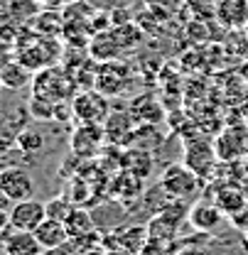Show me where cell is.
I'll use <instances>...</instances> for the list:
<instances>
[{
  "label": "cell",
  "mask_w": 248,
  "mask_h": 255,
  "mask_svg": "<svg viewBox=\"0 0 248 255\" xmlns=\"http://www.w3.org/2000/svg\"><path fill=\"white\" fill-rule=\"evenodd\" d=\"M32 84H34V94L32 96H39V98H47V101H54V103L64 101L74 91L71 79L64 74L62 69H54V66H47V69L37 71Z\"/></svg>",
  "instance_id": "cell-3"
},
{
  "label": "cell",
  "mask_w": 248,
  "mask_h": 255,
  "mask_svg": "<svg viewBox=\"0 0 248 255\" xmlns=\"http://www.w3.org/2000/svg\"><path fill=\"white\" fill-rule=\"evenodd\" d=\"M64 223H66V231H69L71 241H74V238H84V236H91V231H93L91 216H89V214H86L84 209H74V206H71V211L66 214Z\"/></svg>",
  "instance_id": "cell-14"
},
{
  "label": "cell",
  "mask_w": 248,
  "mask_h": 255,
  "mask_svg": "<svg viewBox=\"0 0 248 255\" xmlns=\"http://www.w3.org/2000/svg\"><path fill=\"white\" fill-rule=\"evenodd\" d=\"M37 2H42L44 7L57 10V7H62V5H74V2H79V0H37Z\"/></svg>",
  "instance_id": "cell-18"
},
{
  "label": "cell",
  "mask_w": 248,
  "mask_h": 255,
  "mask_svg": "<svg viewBox=\"0 0 248 255\" xmlns=\"http://www.w3.org/2000/svg\"><path fill=\"white\" fill-rule=\"evenodd\" d=\"M217 150H212L209 145H197L187 150V167L192 172H197L202 179H209L214 164H217Z\"/></svg>",
  "instance_id": "cell-13"
},
{
  "label": "cell",
  "mask_w": 248,
  "mask_h": 255,
  "mask_svg": "<svg viewBox=\"0 0 248 255\" xmlns=\"http://www.w3.org/2000/svg\"><path fill=\"white\" fill-rule=\"evenodd\" d=\"M214 17L226 30H246L248 25V0H219Z\"/></svg>",
  "instance_id": "cell-9"
},
{
  "label": "cell",
  "mask_w": 248,
  "mask_h": 255,
  "mask_svg": "<svg viewBox=\"0 0 248 255\" xmlns=\"http://www.w3.org/2000/svg\"><path fill=\"white\" fill-rule=\"evenodd\" d=\"M224 216L226 214L219 209V204H209V201H199L189 209V223L199 233H212L217 226H221Z\"/></svg>",
  "instance_id": "cell-11"
},
{
  "label": "cell",
  "mask_w": 248,
  "mask_h": 255,
  "mask_svg": "<svg viewBox=\"0 0 248 255\" xmlns=\"http://www.w3.org/2000/svg\"><path fill=\"white\" fill-rule=\"evenodd\" d=\"M202 177L192 172L187 164H170L162 172V189L175 199H192L202 189Z\"/></svg>",
  "instance_id": "cell-2"
},
{
  "label": "cell",
  "mask_w": 248,
  "mask_h": 255,
  "mask_svg": "<svg viewBox=\"0 0 248 255\" xmlns=\"http://www.w3.org/2000/svg\"><path fill=\"white\" fill-rule=\"evenodd\" d=\"M5 255H44V248L30 231H10V236L2 241Z\"/></svg>",
  "instance_id": "cell-12"
},
{
  "label": "cell",
  "mask_w": 248,
  "mask_h": 255,
  "mask_svg": "<svg viewBox=\"0 0 248 255\" xmlns=\"http://www.w3.org/2000/svg\"><path fill=\"white\" fill-rule=\"evenodd\" d=\"M10 206H12V201H10V196H7L5 191L0 189V216H7V211H10Z\"/></svg>",
  "instance_id": "cell-19"
},
{
  "label": "cell",
  "mask_w": 248,
  "mask_h": 255,
  "mask_svg": "<svg viewBox=\"0 0 248 255\" xmlns=\"http://www.w3.org/2000/svg\"><path fill=\"white\" fill-rule=\"evenodd\" d=\"M246 37H248V25H246Z\"/></svg>",
  "instance_id": "cell-21"
},
{
  "label": "cell",
  "mask_w": 248,
  "mask_h": 255,
  "mask_svg": "<svg viewBox=\"0 0 248 255\" xmlns=\"http://www.w3.org/2000/svg\"><path fill=\"white\" fill-rule=\"evenodd\" d=\"M217 157L221 162H236V159L248 155V128L246 126H234L226 128L217 137Z\"/></svg>",
  "instance_id": "cell-5"
},
{
  "label": "cell",
  "mask_w": 248,
  "mask_h": 255,
  "mask_svg": "<svg viewBox=\"0 0 248 255\" xmlns=\"http://www.w3.org/2000/svg\"><path fill=\"white\" fill-rule=\"evenodd\" d=\"M0 169H2V167H0Z\"/></svg>",
  "instance_id": "cell-22"
},
{
  "label": "cell",
  "mask_w": 248,
  "mask_h": 255,
  "mask_svg": "<svg viewBox=\"0 0 248 255\" xmlns=\"http://www.w3.org/2000/svg\"><path fill=\"white\" fill-rule=\"evenodd\" d=\"M34 238L39 241V246H42L44 251L59 248V246L71 241V236H69V231H66V223L59 221V219H52V216H47L44 221L34 228Z\"/></svg>",
  "instance_id": "cell-10"
},
{
  "label": "cell",
  "mask_w": 248,
  "mask_h": 255,
  "mask_svg": "<svg viewBox=\"0 0 248 255\" xmlns=\"http://www.w3.org/2000/svg\"><path fill=\"white\" fill-rule=\"evenodd\" d=\"M103 145V130L98 123H81L71 135V150L76 157H93Z\"/></svg>",
  "instance_id": "cell-8"
},
{
  "label": "cell",
  "mask_w": 248,
  "mask_h": 255,
  "mask_svg": "<svg viewBox=\"0 0 248 255\" xmlns=\"http://www.w3.org/2000/svg\"><path fill=\"white\" fill-rule=\"evenodd\" d=\"M71 111L81 123H98L101 126L108 116V98L101 91H84L74 98Z\"/></svg>",
  "instance_id": "cell-6"
},
{
  "label": "cell",
  "mask_w": 248,
  "mask_h": 255,
  "mask_svg": "<svg viewBox=\"0 0 248 255\" xmlns=\"http://www.w3.org/2000/svg\"><path fill=\"white\" fill-rule=\"evenodd\" d=\"M217 204H219V209H221L224 214H229V216L239 214L241 209H246L248 206L246 196H244L239 189H221L219 191V196H217Z\"/></svg>",
  "instance_id": "cell-16"
},
{
  "label": "cell",
  "mask_w": 248,
  "mask_h": 255,
  "mask_svg": "<svg viewBox=\"0 0 248 255\" xmlns=\"http://www.w3.org/2000/svg\"><path fill=\"white\" fill-rule=\"evenodd\" d=\"M17 142H20V147H22L25 152H37V150L42 147V135H39V132H32V130H25V132L17 137Z\"/></svg>",
  "instance_id": "cell-17"
},
{
  "label": "cell",
  "mask_w": 248,
  "mask_h": 255,
  "mask_svg": "<svg viewBox=\"0 0 248 255\" xmlns=\"http://www.w3.org/2000/svg\"><path fill=\"white\" fill-rule=\"evenodd\" d=\"M246 246H248V231H246Z\"/></svg>",
  "instance_id": "cell-20"
},
{
  "label": "cell",
  "mask_w": 248,
  "mask_h": 255,
  "mask_svg": "<svg viewBox=\"0 0 248 255\" xmlns=\"http://www.w3.org/2000/svg\"><path fill=\"white\" fill-rule=\"evenodd\" d=\"M0 189L10 196V201H25L34 196V182L20 167H5L0 169Z\"/></svg>",
  "instance_id": "cell-7"
},
{
  "label": "cell",
  "mask_w": 248,
  "mask_h": 255,
  "mask_svg": "<svg viewBox=\"0 0 248 255\" xmlns=\"http://www.w3.org/2000/svg\"><path fill=\"white\" fill-rule=\"evenodd\" d=\"M0 84H5L7 89H20L25 84H30V69L17 62H10L0 66Z\"/></svg>",
  "instance_id": "cell-15"
},
{
  "label": "cell",
  "mask_w": 248,
  "mask_h": 255,
  "mask_svg": "<svg viewBox=\"0 0 248 255\" xmlns=\"http://www.w3.org/2000/svg\"><path fill=\"white\" fill-rule=\"evenodd\" d=\"M54 59H57V44H54V39H49L44 34L32 37L30 42L20 44V49H17V62L27 66L30 71H42V69L52 66Z\"/></svg>",
  "instance_id": "cell-1"
},
{
  "label": "cell",
  "mask_w": 248,
  "mask_h": 255,
  "mask_svg": "<svg viewBox=\"0 0 248 255\" xmlns=\"http://www.w3.org/2000/svg\"><path fill=\"white\" fill-rule=\"evenodd\" d=\"M44 219H47V204H42L37 199L15 201L7 211L10 231H30V233H34V228Z\"/></svg>",
  "instance_id": "cell-4"
}]
</instances>
